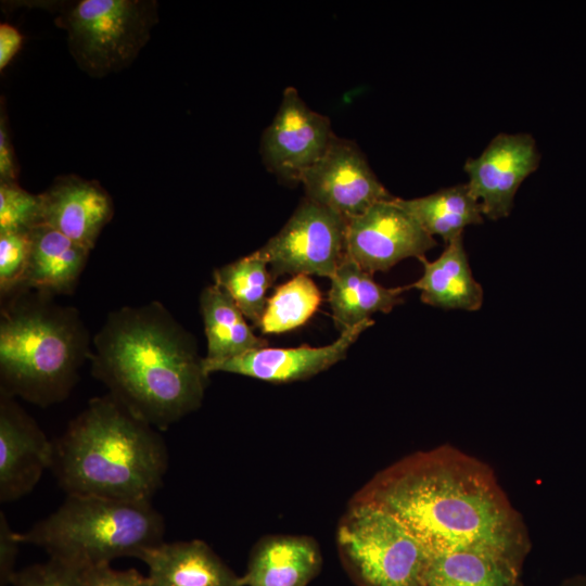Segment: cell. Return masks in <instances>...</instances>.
<instances>
[{
    "mask_svg": "<svg viewBox=\"0 0 586 586\" xmlns=\"http://www.w3.org/2000/svg\"><path fill=\"white\" fill-rule=\"evenodd\" d=\"M436 245L396 198L347 220L346 254L370 275L387 271L409 257L419 259Z\"/></svg>",
    "mask_w": 586,
    "mask_h": 586,
    "instance_id": "obj_11",
    "label": "cell"
},
{
    "mask_svg": "<svg viewBox=\"0 0 586 586\" xmlns=\"http://www.w3.org/2000/svg\"><path fill=\"white\" fill-rule=\"evenodd\" d=\"M301 183L306 199L346 220L395 198L378 179L357 144L335 135L323 155L304 173Z\"/></svg>",
    "mask_w": 586,
    "mask_h": 586,
    "instance_id": "obj_9",
    "label": "cell"
},
{
    "mask_svg": "<svg viewBox=\"0 0 586 586\" xmlns=\"http://www.w3.org/2000/svg\"><path fill=\"white\" fill-rule=\"evenodd\" d=\"M194 336L158 301L111 311L92 336V377L133 416L166 431L204 399Z\"/></svg>",
    "mask_w": 586,
    "mask_h": 586,
    "instance_id": "obj_2",
    "label": "cell"
},
{
    "mask_svg": "<svg viewBox=\"0 0 586 586\" xmlns=\"http://www.w3.org/2000/svg\"><path fill=\"white\" fill-rule=\"evenodd\" d=\"M53 441L22 408L16 398L0 393V502L9 504L33 492L51 470Z\"/></svg>",
    "mask_w": 586,
    "mask_h": 586,
    "instance_id": "obj_13",
    "label": "cell"
},
{
    "mask_svg": "<svg viewBox=\"0 0 586 586\" xmlns=\"http://www.w3.org/2000/svg\"><path fill=\"white\" fill-rule=\"evenodd\" d=\"M423 275L407 290L421 292V302L443 309L476 311L482 307L484 292L473 278L462 235L447 243L443 253L433 262L419 258Z\"/></svg>",
    "mask_w": 586,
    "mask_h": 586,
    "instance_id": "obj_19",
    "label": "cell"
},
{
    "mask_svg": "<svg viewBox=\"0 0 586 586\" xmlns=\"http://www.w3.org/2000/svg\"><path fill=\"white\" fill-rule=\"evenodd\" d=\"M322 557L308 536L263 537L250 552L243 586H307L320 572Z\"/></svg>",
    "mask_w": 586,
    "mask_h": 586,
    "instance_id": "obj_17",
    "label": "cell"
},
{
    "mask_svg": "<svg viewBox=\"0 0 586 586\" xmlns=\"http://www.w3.org/2000/svg\"><path fill=\"white\" fill-rule=\"evenodd\" d=\"M352 500L393 514L431 553L474 549L523 566L531 549L526 525L494 470L450 445L399 459Z\"/></svg>",
    "mask_w": 586,
    "mask_h": 586,
    "instance_id": "obj_1",
    "label": "cell"
},
{
    "mask_svg": "<svg viewBox=\"0 0 586 586\" xmlns=\"http://www.w3.org/2000/svg\"><path fill=\"white\" fill-rule=\"evenodd\" d=\"M40 198L17 182L0 181V233L29 231L40 225Z\"/></svg>",
    "mask_w": 586,
    "mask_h": 586,
    "instance_id": "obj_26",
    "label": "cell"
},
{
    "mask_svg": "<svg viewBox=\"0 0 586 586\" xmlns=\"http://www.w3.org/2000/svg\"><path fill=\"white\" fill-rule=\"evenodd\" d=\"M268 263L258 253L237 259L214 270V282L233 298L243 315L259 327L267 305V291L272 282Z\"/></svg>",
    "mask_w": 586,
    "mask_h": 586,
    "instance_id": "obj_24",
    "label": "cell"
},
{
    "mask_svg": "<svg viewBox=\"0 0 586 586\" xmlns=\"http://www.w3.org/2000/svg\"><path fill=\"white\" fill-rule=\"evenodd\" d=\"M558 586H586V574H576L568 577Z\"/></svg>",
    "mask_w": 586,
    "mask_h": 586,
    "instance_id": "obj_33",
    "label": "cell"
},
{
    "mask_svg": "<svg viewBox=\"0 0 586 586\" xmlns=\"http://www.w3.org/2000/svg\"><path fill=\"white\" fill-rule=\"evenodd\" d=\"M329 304L334 326L343 332L375 313H390L402 304L407 286L385 288L377 283L347 254L330 278Z\"/></svg>",
    "mask_w": 586,
    "mask_h": 586,
    "instance_id": "obj_20",
    "label": "cell"
},
{
    "mask_svg": "<svg viewBox=\"0 0 586 586\" xmlns=\"http://www.w3.org/2000/svg\"><path fill=\"white\" fill-rule=\"evenodd\" d=\"M0 315V393L49 407L68 397L90 358L92 337L75 307L20 289Z\"/></svg>",
    "mask_w": 586,
    "mask_h": 586,
    "instance_id": "obj_4",
    "label": "cell"
},
{
    "mask_svg": "<svg viewBox=\"0 0 586 586\" xmlns=\"http://www.w3.org/2000/svg\"><path fill=\"white\" fill-rule=\"evenodd\" d=\"M347 220L304 199L281 230L262 246L272 277L305 275L331 278L346 255Z\"/></svg>",
    "mask_w": 586,
    "mask_h": 586,
    "instance_id": "obj_8",
    "label": "cell"
},
{
    "mask_svg": "<svg viewBox=\"0 0 586 586\" xmlns=\"http://www.w3.org/2000/svg\"><path fill=\"white\" fill-rule=\"evenodd\" d=\"M49 8L78 67L97 78L129 66L158 20L152 0H75Z\"/></svg>",
    "mask_w": 586,
    "mask_h": 586,
    "instance_id": "obj_6",
    "label": "cell"
},
{
    "mask_svg": "<svg viewBox=\"0 0 586 586\" xmlns=\"http://www.w3.org/2000/svg\"><path fill=\"white\" fill-rule=\"evenodd\" d=\"M425 586H523L522 566L482 550L431 553Z\"/></svg>",
    "mask_w": 586,
    "mask_h": 586,
    "instance_id": "obj_22",
    "label": "cell"
},
{
    "mask_svg": "<svg viewBox=\"0 0 586 586\" xmlns=\"http://www.w3.org/2000/svg\"><path fill=\"white\" fill-rule=\"evenodd\" d=\"M30 254V230L0 233V293L7 296L23 283Z\"/></svg>",
    "mask_w": 586,
    "mask_h": 586,
    "instance_id": "obj_27",
    "label": "cell"
},
{
    "mask_svg": "<svg viewBox=\"0 0 586 586\" xmlns=\"http://www.w3.org/2000/svg\"><path fill=\"white\" fill-rule=\"evenodd\" d=\"M3 511L0 512V586H9L16 574L15 563L22 545Z\"/></svg>",
    "mask_w": 586,
    "mask_h": 586,
    "instance_id": "obj_30",
    "label": "cell"
},
{
    "mask_svg": "<svg viewBox=\"0 0 586 586\" xmlns=\"http://www.w3.org/2000/svg\"><path fill=\"white\" fill-rule=\"evenodd\" d=\"M12 586H86L80 572L58 560L49 558L18 570Z\"/></svg>",
    "mask_w": 586,
    "mask_h": 586,
    "instance_id": "obj_28",
    "label": "cell"
},
{
    "mask_svg": "<svg viewBox=\"0 0 586 586\" xmlns=\"http://www.w3.org/2000/svg\"><path fill=\"white\" fill-rule=\"evenodd\" d=\"M152 586H243L235 574L203 540H165L140 557Z\"/></svg>",
    "mask_w": 586,
    "mask_h": 586,
    "instance_id": "obj_16",
    "label": "cell"
},
{
    "mask_svg": "<svg viewBox=\"0 0 586 586\" xmlns=\"http://www.w3.org/2000/svg\"><path fill=\"white\" fill-rule=\"evenodd\" d=\"M342 564L358 586H425L431 552L384 509L352 500L336 532Z\"/></svg>",
    "mask_w": 586,
    "mask_h": 586,
    "instance_id": "obj_7",
    "label": "cell"
},
{
    "mask_svg": "<svg viewBox=\"0 0 586 586\" xmlns=\"http://www.w3.org/2000/svg\"><path fill=\"white\" fill-rule=\"evenodd\" d=\"M200 309L207 342L203 358L206 374L214 365L267 346V341L253 332L231 295L219 284L214 282L202 291Z\"/></svg>",
    "mask_w": 586,
    "mask_h": 586,
    "instance_id": "obj_21",
    "label": "cell"
},
{
    "mask_svg": "<svg viewBox=\"0 0 586 586\" xmlns=\"http://www.w3.org/2000/svg\"><path fill=\"white\" fill-rule=\"evenodd\" d=\"M39 198L40 224L90 251L114 215L112 196L100 182L75 174L56 177Z\"/></svg>",
    "mask_w": 586,
    "mask_h": 586,
    "instance_id": "obj_15",
    "label": "cell"
},
{
    "mask_svg": "<svg viewBox=\"0 0 586 586\" xmlns=\"http://www.w3.org/2000/svg\"><path fill=\"white\" fill-rule=\"evenodd\" d=\"M334 135L330 119L311 110L294 87H286L262 136L263 162L281 180L301 183L304 173L323 155Z\"/></svg>",
    "mask_w": 586,
    "mask_h": 586,
    "instance_id": "obj_10",
    "label": "cell"
},
{
    "mask_svg": "<svg viewBox=\"0 0 586 586\" xmlns=\"http://www.w3.org/2000/svg\"><path fill=\"white\" fill-rule=\"evenodd\" d=\"M321 293L309 276L298 275L277 286L267 300L258 329L263 334H279L305 324L317 311Z\"/></svg>",
    "mask_w": 586,
    "mask_h": 586,
    "instance_id": "obj_25",
    "label": "cell"
},
{
    "mask_svg": "<svg viewBox=\"0 0 586 586\" xmlns=\"http://www.w3.org/2000/svg\"><path fill=\"white\" fill-rule=\"evenodd\" d=\"M373 323L372 319L365 320L341 332L336 341L326 346L302 345L291 348L266 346L253 349L214 365L207 370V374L228 372L271 383L305 380L344 359L348 348Z\"/></svg>",
    "mask_w": 586,
    "mask_h": 586,
    "instance_id": "obj_14",
    "label": "cell"
},
{
    "mask_svg": "<svg viewBox=\"0 0 586 586\" xmlns=\"http://www.w3.org/2000/svg\"><path fill=\"white\" fill-rule=\"evenodd\" d=\"M160 432L110 394L93 397L53 441L51 471L66 495L152 501L169 463Z\"/></svg>",
    "mask_w": 586,
    "mask_h": 586,
    "instance_id": "obj_3",
    "label": "cell"
},
{
    "mask_svg": "<svg viewBox=\"0 0 586 586\" xmlns=\"http://www.w3.org/2000/svg\"><path fill=\"white\" fill-rule=\"evenodd\" d=\"M164 518L152 501L66 495L53 512L17 532L16 538L80 572L119 558L140 559L164 542Z\"/></svg>",
    "mask_w": 586,
    "mask_h": 586,
    "instance_id": "obj_5",
    "label": "cell"
},
{
    "mask_svg": "<svg viewBox=\"0 0 586 586\" xmlns=\"http://www.w3.org/2000/svg\"><path fill=\"white\" fill-rule=\"evenodd\" d=\"M90 252L47 225L35 226L30 229L29 260L20 289L53 296L73 293Z\"/></svg>",
    "mask_w": 586,
    "mask_h": 586,
    "instance_id": "obj_18",
    "label": "cell"
},
{
    "mask_svg": "<svg viewBox=\"0 0 586 586\" xmlns=\"http://www.w3.org/2000/svg\"><path fill=\"white\" fill-rule=\"evenodd\" d=\"M3 103L2 99L0 114V181L17 182L18 167Z\"/></svg>",
    "mask_w": 586,
    "mask_h": 586,
    "instance_id": "obj_31",
    "label": "cell"
},
{
    "mask_svg": "<svg viewBox=\"0 0 586 586\" xmlns=\"http://www.w3.org/2000/svg\"><path fill=\"white\" fill-rule=\"evenodd\" d=\"M86 586H152L148 575L136 569L116 570L102 564L80 571Z\"/></svg>",
    "mask_w": 586,
    "mask_h": 586,
    "instance_id": "obj_29",
    "label": "cell"
},
{
    "mask_svg": "<svg viewBox=\"0 0 586 586\" xmlns=\"http://www.w3.org/2000/svg\"><path fill=\"white\" fill-rule=\"evenodd\" d=\"M540 155L528 133H499L476 158H469L464 171L471 193L489 219L507 217L522 181L538 167Z\"/></svg>",
    "mask_w": 586,
    "mask_h": 586,
    "instance_id": "obj_12",
    "label": "cell"
},
{
    "mask_svg": "<svg viewBox=\"0 0 586 586\" xmlns=\"http://www.w3.org/2000/svg\"><path fill=\"white\" fill-rule=\"evenodd\" d=\"M396 203L408 212L430 235H440L445 243L462 235L467 226L483 222L481 203L468 183L441 189L426 196Z\"/></svg>",
    "mask_w": 586,
    "mask_h": 586,
    "instance_id": "obj_23",
    "label": "cell"
},
{
    "mask_svg": "<svg viewBox=\"0 0 586 586\" xmlns=\"http://www.w3.org/2000/svg\"><path fill=\"white\" fill-rule=\"evenodd\" d=\"M23 44V35L14 26L0 24V71L2 72L14 59Z\"/></svg>",
    "mask_w": 586,
    "mask_h": 586,
    "instance_id": "obj_32",
    "label": "cell"
}]
</instances>
